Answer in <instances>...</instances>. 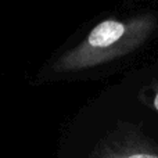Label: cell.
<instances>
[{
    "instance_id": "cell-1",
    "label": "cell",
    "mask_w": 158,
    "mask_h": 158,
    "mask_svg": "<svg viewBox=\"0 0 158 158\" xmlns=\"http://www.w3.org/2000/svg\"><path fill=\"white\" fill-rule=\"evenodd\" d=\"M157 27L151 13L128 18H107L98 22L74 49L65 52L53 65L56 72H77L110 63L140 47Z\"/></svg>"
},
{
    "instance_id": "cell-2",
    "label": "cell",
    "mask_w": 158,
    "mask_h": 158,
    "mask_svg": "<svg viewBox=\"0 0 158 158\" xmlns=\"http://www.w3.org/2000/svg\"><path fill=\"white\" fill-rule=\"evenodd\" d=\"M96 158H158V150L137 140H123L107 144L98 151Z\"/></svg>"
},
{
    "instance_id": "cell-3",
    "label": "cell",
    "mask_w": 158,
    "mask_h": 158,
    "mask_svg": "<svg viewBox=\"0 0 158 158\" xmlns=\"http://www.w3.org/2000/svg\"><path fill=\"white\" fill-rule=\"evenodd\" d=\"M153 106H154V108L158 111V92L156 93V96H154V98H153Z\"/></svg>"
}]
</instances>
